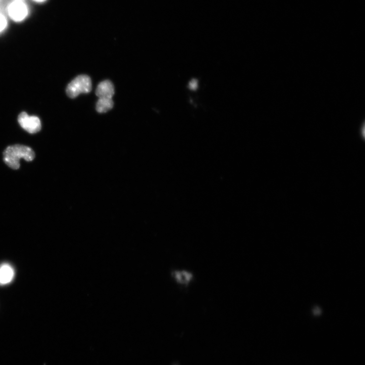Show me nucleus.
Instances as JSON below:
<instances>
[{"label":"nucleus","mask_w":365,"mask_h":365,"mask_svg":"<svg viewBox=\"0 0 365 365\" xmlns=\"http://www.w3.org/2000/svg\"><path fill=\"white\" fill-rule=\"evenodd\" d=\"M35 157L33 149L22 145H15L8 147L4 152V160L6 164L13 170L20 168V160L32 161Z\"/></svg>","instance_id":"obj_1"},{"label":"nucleus","mask_w":365,"mask_h":365,"mask_svg":"<svg viewBox=\"0 0 365 365\" xmlns=\"http://www.w3.org/2000/svg\"><path fill=\"white\" fill-rule=\"evenodd\" d=\"M9 21L15 24H22L31 16L32 10L26 0H10L5 11Z\"/></svg>","instance_id":"obj_2"},{"label":"nucleus","mask_w":365,"mask_h":365,"mask_svg":"<svg viewBox=\"0 0 365 365\" xmlns=\"http://www.w3.org/2000/svg\"><path fill=\"white\" fill-rule=\"evenodd\" d=\"M92 90L91 78L86 75H80L73 79L66 89L67 95L74 98L81 93H88Z\"/></svg>","instance_id":"obj_3"},{"label":"nucleus","mask_w":365,"mask_h":365,"mask_svg":"<svg viewBox=\"0 0 365 365\" xmlns=\"http://www.w3.org/2000/svg\"><path fill=\"white\" fill-rule=\"evenodd\" d=\"M18 122L20 127L30 134L37 133L42 129L40 119L37 116H30L25 112L20 113Z\"/></svg>","instance_id":"obj_4"},{"label":"nucleus","mask_w":365,"mask_h":365,"mask_svg":"<svg viewBox=\"0 0 365 365\" xmlns=\"http://www.w3.org/2000/svg\"><path fill=\"white\" fill-rule=\"evenodd\" d=\"M114 85L110 80L101 81L97 86L95 94L98 98H112L114 95Z\"/></svg>","instance_id":"obj_5"},{"label":"nucleus","mask_w":365,"mask_h":365,"mask_svg":"<svg viewBox=\"0 0 365 365\" xmlns=\"http://www.w3.org/2000/svg\"><path fill=\"white\" fill-rule=\"evenodd\" d=\"M14 276L13 268L8 263H3L0 266V285L9 283Z\"/></svg>","instance_id":"obj_6"},{"label":"nucleus","mask_w":365,"mask_h":365,"mask_svg":"<svg viewBox=\"0 0 365 365\" xmlns=\"http://www.w3.org/2000/svg\"><path fill=\"white\" fill-rule=\"evenodd\" d=\"M114 106L112 98H99L96 104V110L99 113H104L111 110Z\"/></svg>","instance_id":"obj_7"},{"label":"nucleus","mask_w":365,"mask_h":365,"mask_svg":"<svg viewBox=\"0 0 365 365\" xmlns=\"http://www.w3.org/2000/svg\"><path fill=\"white\" fill-rule=\"evenodd\" d=\"M175 279L182 285H187L192 280V274L186 271H176L174 273Z\"/></svg>","instance_id":"obj_8"},{"label":"nucleus","mask_w":365,"mask_h":365,"mask_svg":"<svg viewBox=\"0 0 365 365\" xmlns=\"http://www.w3.org/2000/svg\"><path fill=\"white\" fill-rule=\"evenodd\" d=\"M9 22L5 12L0 10V35L6 31L9 26Z\"/></svg>","instance_id":"obj_9"},{"label":"nucleus","mask_w":365,"mask_h":365,"mask_svg":"<svg viewBox=\"0 0 365 365\" xmlns=\"http://www.w3.org/2000/svg\"><path fill=\"white\" fill-rule=\"evenodd\" d=\"M189 88L191 90H195L198 87L197 81L195 79L191 80L189 85Z\"/></svg>","instance_id":"obj_10"},{"label":"nucleus","mask_w":365,"mask_h":365,"mask_svg":"<svg viewBox=\"0 0 365 365\" xmlns=\"http://www.w3.org/2000/svg\"><path fill=\"white\" fill-rule=\"evenodd\" d=\"M31 1L36 5H42L47 3L49 0H31Z\"/></svg>","instance_id":"obj_11"},{"label":"nucleus","mask_w":365,"mask_h":365,"mask_svg":"<svg viewBox=\"0 0 365 365\" xmlns=\"http://www.w3.org/2000/svg\"><path fill=\"white\" fill-rule=\"evenodd\" d=\"M321 311L319 309L316 308L314 311V313L316 315H319L320 314Z\"/></svg>","instance_id":"obj_12"}]
</instances>
